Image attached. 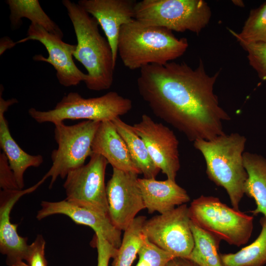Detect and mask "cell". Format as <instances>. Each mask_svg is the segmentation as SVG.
I'll use <instances>...</instances> for the list:
<instances>
[{
  "mask_svg": "<svg viewBox=\"0 0 266 266\" xmlns=\"http://www.w3.org/2000/svg\"><path fill=\"white\" fill-rule=\"evenodd\" d=\"M220 74L209 75L201 59L193 68L186 63L151 64L140 69L139 95L154 114L191 141L211 140L223 134L230 120L214 92Z\"/></svg>",
  "mask_w": 266,
  "mask_h": 266,
  "instance_id": "obj_1",
  "label": "cell"
},
{
  "mask_svg": "<svg viewBox=\"0 0 266 266\" xmlns=\"http://www.w3.org/2000/svg\"><path fill=\"white\" fill-rule=\"evenodd\" d=\"M77 39L73 56L86 69L87 88L93 91L109 89L113 82L116 64L109 43L100 33L95 18L78 3L63 0Z\"/></svg>",
  "mask_w": 266,
  "mask_h": 266,
  "instance_id": "obj_2",
  "label": "cell"
},
{
  "mask_svg": "<svg viewBox=\"0 0 266 266\" xmlns=\"http://www.w3.org/2000/svg\"><path fill=\"white\" fill-rule=\"evenodd\" d=\"M188 46L186 38H178L166 28L134 19L120 30L118 54L125 66L135 70L169 63L183 55Z\"/></svg>",
  "mask_w": 266,
  "mask_h": 266,
  "instance_id": "obj_3",
  "label": "cell"
},
{
  "mask_svg": "<svg viewBox=\"0 0 266 266\" xmlns=\"http://www.w3.org/2000/svg\"><path fill=\"white\" fill-rule=\"evenodd\" d=\"M246 142L245 137L237 133L194 141L205 160L208 177L226 190L233 208L237 210L248 178L243 158Z\"/></svg>",
  "mask_w": 266,
  "mask_h": 266,
  "instance_id": "obj_4",
  "label": "cell"
},
{
  "mask_svg": "<svg viewBox=\"0 0 266 266\" xmlns=\"http://www.w3.org/2000/svg\"><path fill=\"white\" fill-rule=\"evenodd\" d=\"M132 101L116 92H109L95 98L85 99L77 92L64 96L55 107L48 111L31 108L28 113L38 123L54 124L67 119L112 121L128 113L132 108Z\"/></svg>",
  "mask_w": 266,
  "mask_h": 266,
  "instance_id": "obj_5",
  "label": "cell"
},
{
  "mask_svg": "<svg viewBox=\"0 0 266 266\" xmlns=\"http://www.w3.org/2000/svg\"><path fill=\"white\" fill-rule=\"evenodd\" d=\"M135 19L171 31L199 34L209 23L211 11L203 0H142L137 1Z\"/></svg>",
  "mask_w": 266,
  "mask_h": 266,
  "instance_id": "obj_6",
  "label": "cell"
},
{
  "mask_svg": "<svg viewBox=\"0 0 266 266\" xmlns=\"http://www.w3.org/2000/svg\"><path fill=\"white\" fill-rule=\"evenodd\" d=\"M188 209L192 222L231 245H244L251 237L253 217L230 207L217 197L202 195Z\"/></svg>",
  "mask_w": 266,
  "mask_h": 266,
  "instance_id": "obj_7",
  "label": "cell"
},
{
  "mask_svg": "<svg viewBox=\"0 0 266 266\" xmlns=\"http://www.w3.org/2000/svg\"><path fill=\"white\" fill-rule=\"evenodd\" d=\"M100 122L86 120L72 125L55 124L54 138L57 148L51 154L52 166L43 177L51 178V188L57 179L66 177L70 171L84 165L92 155V144Z\"/></svg>",
  "mask_w": 266,
  "mask_h": 266,
  "instance_id": "obj_8",
  "label": "cell"
},
{
  "mask_svg": "<svg viewBox=\"0 0 266 266\" xmlns=\"http://www.w3.org/2000/svg\"><path fill=\"white\" fill-rule=\"evenodd\" d=\"M188 207L183 204L146 220L144 235L152 243L175 257L187 258L194 246Z\"/></svg>",
  "mask_w": 266,
  "mask_h": 266,
  "instance_id": "obj_9",
  "label": "cell"
},
{
  "mask_svg": "<svg viewBox=\"0 0 266 266\" xmlns=\"http://www.w3.org/2000/svg\"><path fill=\"white\" fill-rule=\"evenodd\" d=\"M87 164L68 173L64 184L66 200L108 215L105 174L107 161L92 153Z\"/></svg>",
  "mask_w": 266,
  "mask_h": 266,
  "instance_id": "obj_10",
  "label": "cell"
},
{
  "mask_svg": "<svg viewBox=\"0 0 266 266\" xmlns=\"http://www.w3.org/2000/svg\"><path fill=\"white\" fill-rule=\"evenodd\" d=\"M138 174L113 168L106 185L109 217L120 231H125L136 215L145 209L138 183Z\"/></svg>",
  "mask_w": 266,
  "mask_h": 266,
  "instance_id": "obj_11",
  "label": "cell"
},
{
  "mask_svg": "<svg viewBox=\"0 0 266 266\" xmlns=\"http://www.w3.org/2000/svg\"><path fill=\"white\" fill-rule=\"evenodd\" d=\"M32 40L42 44L48 54L47 58L39 54L33 57V59L51 65L56 71L57 78L61 85L67 87L76 86L81 82L86 81L87 73L77 67L73 59L76 45L65 42L58 35L49 33L37 25L31 23L27 36L16 43Z\"/></svg>",
  "mask_w": 266,
  "mask_h": 266,
  "instance_id": "obj_12",
  "label": "cell"
},
{
  "mask_svg": "<svg viewBox=\"0 0 266 266\" xmlns=\"http://www.w3.org/2000/svg\"><path fill=\"white\" fill-rule=\"evenodd\" d=\"M132 127L144 142L156 166L167 179L175 181L180 163L179 142L173 132L145 114L142 115L141 120Z\"/></svg>",
  "mask_w": 266,
  "mask_h": 266,
  "instance_id": "obj_13",
  "label": "cell"
},
{
  "mask_svg": "<svg viewBox=\"0 0 266 266\" xmlns=\"http://www.w3.org/2000/svg\"><path fill=\"white\" fill-rule=\"evenodd\" d=\"M40 206L36 217L37 220L55 214L65 215L76 224L90 227L95 233L101 234L116 248L120 246L121 231L113 225L108 215L66 199L59 201H42Z\"/></svg>",
  "mask_w": 266,
  "mask_h": 266,
  "instance_id": "obj_14",
  "label": "cell"
},
{
  "mask_svg": "<svg viewBox=\"0 0 266 266\" xmlns=\"http://www.w3.org/2000/svg\"><path fill=\"white\" fill-rule=\"evenodd\" d=\"M136 3L134 0H80L77 2L101 27L110 45L115 64L120 30L135 19Z\"/></svg>",
  "mask_w": 266,
  "mask_h": 266,
  "instance_id": "obj_15",
  "label": "cell"
},
{
  "mask_svg": "<svg viewBox=\"0 0 266 266\" xmlns=\"http://www.w3.org/2000/svg\"><path fill=\"white\" fill-rule=\"evenodd\" d=\"M45 180L42 178L36 184L26 189L0 191V252L6 255V263L9 266L17 261L26 260L30 248L27 238L21 237L18 233V225L11 223V210L20 198L33 192Z\"/></svg>",
  "mask_w": 266,
  "mask_h": 266,
  "instance_id": "obj_16",
  "label": "cell"
},
{
  "mask_svg": "<svg viewBox=\"0 0 266 266\" xmlns=\"http://www.w3.org/2000/svg\"><path fill=\"white\" fill-rule=\"evenodd\" d=\"M92 151L103 156L113 168L141 174L112 121L100 123L93 140Z\"/></svg>",
  "mask_w": 266,
  "mask_h": 266,
  "instance_id": "obj_17",
  "label": "cell"
},
{
  "mask_svg": "<svg viewBox=\"0 0 266 266\" xmlns=\"http://www.w3.org/2000/svg\"><path fill=\"white\" fill-rule=\"evenodd\" d=\"M0 96V146L6 155L9 166L12 170L19 188L24 186V174L30 167H37L43 161L40 155H32L24 151L12 137L4 117L8 107L18 102L16 99L5 100Z\"/></svg>",
  "mask_w": 266,
  "mask_h": 266,
  "instance_id": "obj_18",
  "label": "cell"
},
{
  "mask_svg": "<svg viewBox=\"0 0 266 266\" xmlns=\"http://www.w3.org/2000/svg\"><path fill=\"white\" fill-rule=\"evenodd\" d=\"M138 183L141 192L145 209L149 213L157 211L163 214L189 202L190 198L187 191L175 181L167 178H139Z\"/></svg>",
  "mask_w": 266,
  "mask_h": 266,
  "instance_id": "obj_19",
  "label": "cell"
},
{
  "mask_svg": "<svg viewBox=\"0 0 266 266\" xmlns=\"http://www.w3.org/2000/svg\"><path fill=\"white\" fill-rule=\"evenodd\" d=\"M243 158L248 174L244 193L253 199L256 204L251 212L254 215L262 214L266 218V159L248 152H244Z\"/></svg>",
  "mask_w": 266,
  "mask_h": 266,
  "instance_id": "obj_20",
  "label": "cell"
},
{
  "mask_svg": "<svg viewBox=\"0 0 266 266\" xmlns=\"http://www.w3.org/2000/svg\"><path fill=\"white\" fill-rule=\"evenodd\" d=\"M112 122L125 141L132 159L144 178H155L160 169L152 160L142 139L135 133L132 126L120 117L116 118Z\"/></svg>",
  "mask_w": 266,
  "mask_h": 266,
  "instance_id": "obj_21",
  "label": "cell"
},
{
  "mask_svg": "<svg viewBox=\"0 0 266 266\" xmlns=\"http://www.w3.org/2000/svg\"><path fill=\"white\" fill-rule=\"evenodd\" d=\"M5 2L9 8V19L14 28L20 26L22 19L27 18L31 24L63 38L62 31L44 12L38 0H6Z\"/></svg>",
  "mask_w": 266,
  "mask_h": 266,
  "instance_id": "obj_22",
  "label": "cell"
},
{
  "mask_svg": "<svg viewBox=\"0 0 266 266\" xmlns=\"http://www.w3.org/2000/svg\"><path fill=\"white\" fill-rule=\"evenodd\" d=\"M194 246L187 259L199 266H223L219 253L220 238L191 220Z\"/></svg>",
  "mask_w": 266,
  "mask_h": 266,
  "instance_id": "obj_23",
  "label": "cell"
},
{
  "mask_svg": "<svg viewBox=\"0 0 266 266\" xmlns=\"http://www.w3.org/2000/svg\"><path fill=\"white\" fill-rule=\"evenodd\" d=\"M258 237L235 253L221 254L223 266H263L266 263V218L262 217Z\"/></svg>",
  "mask_w": 266,
  "mask_h": 266,
  "instance_id": "obj_24",
  "label": "cell"
},
{
  "mask_svg": "<svg viewBox=\"0 0 266 266\" xmlns=\"http://www.w3.org/2000/svg\"><path fill=\"white\" fill-rule=\"evenodd\" d=\"M146 220L144 216H137L124 231L112 266H131L144 240L142 228Z\"/></svg>",
  "mask_w": 266,
  "mask_h": 266,
  "instance_id": "obj_25",
  "label": "cell"
},
{
  "mask_svg": "<svg viewBox=\"0 0 266 266\" xmlns=\"http://www.w3.org/2000/svg\"><path fill=\"white\" fill-rule=\"evenodd\" d=\"M240 43H266V2L251 10L239 33L229 29Z\"/></svg>",
  "mask_w": 266,
  "mask_h": 266,
  "instance_id": "obj_26",
  "label": "cell"
},
{
  "mask_svg": "<svg viewBox=\"0 0 266 266\" xmlns=\"http://www.w3.org/2000/svg\"><path fill=\"white\" fill-rule=\"evenodd\" d=\"M138 255L139 258L145 261L150 266H166L167 263L175 257L152 243L145 236Z\"/></svg>",
  "mask_w": 266,
  "mask_h": 266,
  "instance_id": "obj_27",
  "label": "cell"
},
{
  "mask_svg": "<svg viewBox=\"0 0 266 266\" xmlns=\"http://www.w3.org/2000/svg\"><path fill=\"white\" fill-rule=\"evenodd\" d=\"M240 45L247 53L250 65L261 79L266 81V43Z\"/></svg>",
  "mask_w": 266,
  "mask_h": 266,
  "instance_id": "obj_28",
  "label": "cell"
},
{
  "mask_svg": "<svg viewBox=\"0 0 266 266\" xmlns=\"http://www.w3.org/2000/svg\"><path fill=\"white\" fill-rule=\"evenodd\" d=\"M45 243L42 235H38L30 245L28 255L26 260L30 266H47L45 257Z\"/></svg>",
  "mask_w": 266,
  "mask_h": 266,
  "instance_id": "obj_29",
  "label": "cell"
},
{
  "mask_svg": "<svg viewBox=\"0 0 266 266\" xmlns=\"http://www.w3.org/2000/svg\"><path fill=\"white\" fill-rule=\"evenodd\" d=\"M95 245L98 251L97 266H108L111 258L116 256L118 249L105 239L102 235L96 233Z\"/></svg>",
  "mask_w": 266,
  "mask_h": 266,
  "instance_id": "obj_30",
  "label": "cell"
},
{
  "mask_svg": "<svg viewBox=\"0 0 266 266\" xmlns=\"http://www.w3.org/2000/svg\"><path fill=\"white\" fill-rule=\"evenodd\" d=\"M0 187L2 190H22L18 187L8 159L3 152L0 153Z\"/></svg>",
  "mask_w": 266,
  "mask_h": 266,
  "instance_id": "obj_31",
  "label": "cell"
},
{
  "mask_svg": "<svg viewBox=\"0 0 266 266\" xmlns=\"http://www.w3.org/2000/svg\"><path fill=\"white\" fill-rule=\"evenodd\" d=\"M166 266H199L190 260L182 257H174L167 264Z\"/></svg>",
  "mask_w": 266,
  "mask_h": 266,
  "instance_id": "obj_32",
  "label": "cell"
},
{
  "mask_svg": "<svg viewBox=\"0 0 266 266\" xmlns=\"http://www.w3.org/2000/svg\"><path fill=\"white\" fill-rule=\"evenodd\" d=\"M16 44V42H14L8 36L1 37L0 40V55H2L6 50L13 47Z\"/></svg>",
  "mask_w": 266,
  "mask_h": 266,
  "instance_id": "obj_33",
  "label": "cell"
},
{
  "mask_svg": "<svg viewBox=\"0 0 266 266\" xmlns=\"http://www.w3.org/2000/svg\"><path fill=\"white\" fill-rule=\"evenodd\" d=\"M135 266H150L149 264L144 260L139 259L137 265Z\"/></svg>",
  "mask_w": 266,
  "mask_h": 266,
  "instance_id": "obj_34",
  "label": "cell"
},
{
  "mask_svg": "<svg viewBox=\"0 0 266 266\" xmlns=\"http://www.w3.org/2000/svg\"><path fill=\"white\" fill-rule=\"evenodd\" d=\"M11 266H30L29 265L26 264L23 262V261H19L14 264Z\"/></svg>",
  "mask_w": 266,
  "mask_h": 266,
  "instance_id": "obj_35",
  "label": "cell"
}]
</instances>
